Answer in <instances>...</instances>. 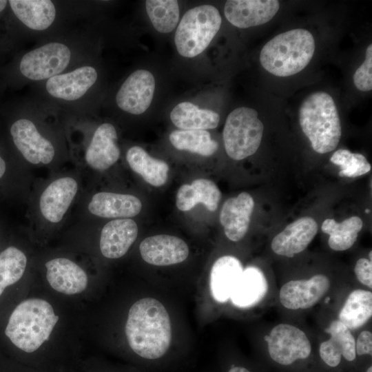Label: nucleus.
Returning a JSON list of instances; mask_svg holds the SVG:
<instances>
[{
	"instance_id": "c85d7f7f",
	"label": "nucleus",
	"mask_w": 372,
	"mask_h": 372,
	"mask_svg": "<svg viewBox=\"0 0 372 372\" xmlns=\"http://www.w3.org/2000/svg\"><path fill=\"white\" fill-rule=\"evenodd\" d=\"M173 124L182 130H206L216 128L220 116L216 112L200 109L190 102H182L176 105L170 113Z\"/></svg>"
},
{
	"instance_id": "58836bf2",
	"label": "nucleus",
	"mask_w": 372,
	"mask_h": 372,
	"mask_svg": "<svg viewBox=\"0 0 372 372\" xmlns=\"http://www.w3.org/2000/svg\"><path fill=\"white\" fill-rule=\"evenodd\" d=\"M6 169V165L4 160L0 156V178L3 176Z\"/></svg>"
},
{
	"instance_id": "ea45409f",
	"label": "nucleus",
	"mask_w": 372,
	"mask_h": 372,
	"mask_svg": "<svg viewBox=\"0 0 372 372\" xmlns=\"http://www.w3.org/2000/svg\"><path fill=\"white\" fill-rule=\"evenodd\" d=\"M8 3L7 1L0 0V12L4 10Z\"/></svg>"
},
{
	"instance_id": "37998d69",
	"label": "nucleus",
	"mask_w": 372,
	"mask_h": 372,
	"mask_svg": "<svg viewBox=\"0 0 372 372\" xmlns=\"http://www.w3.org/2000/svg\"><path fill=\"white\" fill-rule=\"evenodd\" d=\"M366 214H368L369 212V209H366Z\"/></svg>"
},
{
	"instance_id": "2f4dec72",
	"label": "nucleus",
	"mask_w": 372,
	"mask_h": 372,
	"mask_svg": "<svg viewBox=\"0 0 372 372\" xmlns=\"http://www.w3.org/2000/svg\"><path fill=\"white\" fill-rule=\"evenodd\" d=\"M26 265V256L16 247H8L0 252V298L21 280Z\"/></svg>"
},
{
	"instance_id": "dca6fc26",
	"label": "nucleus",
	"mask_w": 372,
	"mask_h": 372,
	"mask_svg": "<svg viewBox=\"0 0 372 372\" xmlns=\"http://www.w3.org/2000/svg\"><path fill=\"white\" fill-rule=\"evenodd\" d=\"M78 192V183L65 176L52 182L43 192L39 209L43 218L52 223H59L69 209Z\"/></svg>"
},
{
	"instance_id": "9d476101",
	"label": "nucleus",
	"mask_w": 372,
	"mask_h": 372,
	"mask_svg": "<svg viewBox=\"0 0 372 372\" xmlns=\"http://www.w3.org/2000/svg\"><path fill=\"white\" fill-rule=\"evenodd\" d=\"M153 74L146 70L132 73L121 86L116 96L118 107L132 114H141L149 107L155 90Z\"/></svg>"
},
{
	"instance_id": "1a4fd4ad",
	"label": "nucleus",
	"mask_w": 372,
	"mask_h": 372,
	"mask_svg": "<svg viewBox=\"0 0 372 372\" xmlns=\"http://www.w3.org/2000/svg\"><path fill=\"white\" fill-rule=\"evenodd\" d=\"M331 285L330 278L322 273L308 278L291 280L281 286L278 293L279 302L288 310L309 309L325 297Z\"/></svg>"
},
{
	"instance_id": "9b49d317",
	"label": "nucleus",
	"mask_w": 372,
	"mask_h": 372,
	"mask_svg": "<svg viewBox=\"0 0 372 372\" xmlns=\"http://www.w3.org/2000/svg\"><path fill=\"white\" fill-rule=\"evenodd\" d=\"M10 134L14 145L29 163L48 164L52 161L55 154L53 145L39 132L31 121L17 120L11 126Z\"/></svg>"
},
{
	"instance_id": "393cba45",
	"label": "nucleus",
	"mask_w": 372,
	"mask_h": 372,
	"mask_svg": "<svg viewBox=\"0 0 372 372\" xmlns=\"http://www.w3.org/2000/svg\"><path fill=\"white\" fill-rule=\"evenodd\" d=\"M268 291V283L262 270L249 266L243 271L235 285L230 300L236 307L249 308L264 299Z\"/></svg>"
},
{
	"instance_id": "c9c22d12",
	"label": "nucleus",
	"mask_w": 372,
	"mask_h": 372,
	"mask_svg": "<svg viewBox=\"0 0 372 372\" xmlns=\"http://www.w3.org/2000/svg\"><path fill=\"white\" fill-rule=\"evenodd\" d=\"M354 273L358 282L367 289L372 288V262L365 258L358 259L354 267Z\"/></svg>"
},
{
	"instance_id": "c756f323",
	"label": "nucleus",
	"mask_w": 372,
	"mask_h": 372,
	"mask_svg": "<svg viewBox=\"0 0 372 372\" xmlns=\"http://www.w3.org/2000/svg\"><path fill=\"white\" fill-rule=\"evenodd\" d=\"M362 227L363 222L360 217L351 216L342 223L327 218L323 221L321 229L329 235V247L335 251H343L353 247Z\"/></svg>"
},
{
	"instance_id": "4be33fe9",
	"label": "nucleus",
	"mask_w": 372,
	"mask_h": 372,
	"mask_svg": "<svg viewBox=\"0 0 372 372\" xmlns=\"http://www.w3.org/2000/svg\"><path fill=\"white\" fill-rule=\"evenodd\" d=\"M141 209V201L136 196L107 192L95 194L88 204L91 214L106 218L134 217Z\"/></svg>"
},
{
	"instance_id": "a878e982",
	"label": "nucleus",
	"mask_w": 372,
	"mask_h": 372,
	"mask_svg": "<svg viewBox=\"0 0 372 372\" xmlns=\"http://www.w3.org/2000/svg\"><path fill=\"white\" fill-rule=\"evenodd\" d=\"M372 316V292L358 288L347 295L338 314L340 322L351 331L363 327Z\"/></svg>"
},
{
	"instance_id": "39448f33",
	"label": "nucleus",
	"mask_w": 372,
	"mask_h": 372,
	"mask_svg": "<svg viewBox=\"0 0 372 372\" xmlns=\"http://www.w3.org/2000/svg\"><path fill=\"white\" fill-rule=\"evenodd\" d=\"M221 23L219 11L211 5H200L188 10L175 32L178 52L187 58L202 53L219 31Z\"/></svg>"
},
{
	"instance_id": "423d86ee",
	"label": "nucleus",
	"mask_w": 372,
	"mask_h": 372,
	"mask_svg": "<svg viewBox=\"0 0 372 372\" xmlns=\"http://www.w3.org/2000/svg\"><path fill=\"white\" fill-rule=\"evenodd\" d=\"M263 132V123L254 109L236 108L228 115L223 132L227 154L236 161L253 155L260 145Z\"/></svg>"
},
{
	"instance_id": "f8f14e48",
	"label": "nucleus",
	"mask_w": 372,
	"mask_h": 372,
	"mask_svg": "<svg viewBox=\"0 0 372 372\" xmlns=\"http://www.w3.org/2000/svg\"><path fill=\"white\" fill-rule=\"evenodd\" d=\"M277 0H228L224 7L227 21L239 28H248L269 21L278 12Z\"/></svg>"
},
{
	"instance_id": "7ed1b4c3",
	"label": "nucleus",
	"mask_w": 372,
	"mask_h": 372,
	"mask_svg": "<svg viewBox=\"0 0 372 372\" xmlns=\"http://www.w3.org/2000/svg\"><path fill=\"white\" fill-rule=\"evenodd\" d=\"M314 51L312 34L305 29H294L269 41L261 50L260 61L268 72L277 76H289L304 69Z\"/></svg>"
},
{
	"instance_id": "f257e3e1",
	"label": "nucleus",
	"mask_w": 372,
	"mask_h": 372,
	"mask_svg": "<svg viewBox=\"0 0 372 372\" xmlns=\"http://www.w3.org/2000/svg\"><path fill=\"white\" fill-rule=\"evenodd\" d=\"M125 334L130 348L141 358H162L172 340L171 322L165 307L152 298L136 301L129 310Z\"/></svg>"
},
{
	"instance_id": "f03ea898",
	"label": "nucleus",
	"mask_w": 372,
	"mask_h": 372,
	"mask_svg": "<svg viewBox=\"0 0 372 372\" xmlns=\"http://www.w3.org/2000/svg\"><path fill=\"white\" fill-rule=\"evenodd\" d=\"M58 320L48 302L40 298L26 299L10 313L3 335L17 349L32 353L48 340Z\"/></svg>"
},
{
	"instance_id": "412c9836",
	"label": "nucleus",
	"mask_w": 372,
	"mask_h": 372,
	"mask_svg": "<svg viewBox=\"0 0 372 372\" xmlns=\"http://www.w3.org/2000/svg\"><path fill=\"white\" fill-rule=\"evenodd\" d=\"M138 226L130 218L114 219L104 225L100 237L101 254L107 258L124 256L136 239Z\"/></svg>"
},
{
	"instance_id": "6e6552de",
	"label": "nucleus",
	"mask_w": 372,
	"mask_h": 372,
	"mask_svg": "<svg viewBox=\"0 0 372 372\" xmlns=\"http://www.w3.org/2000/svg\"><path fill=\"white\" fill-rule=\"evenodd\" d=\"M70 56L67 45L51 42L26 53L21 60L19 70L31 80L49 79L65 69Z\"/></svg>"
},
{
	"instance_id": "5701e85b",
	"label": "nucleus",
	"mask_w": 372,
	"mask_h": 372,
	"mask_svg": "<svg viewBox=\"0 0 372 372\" xmlns=\"http://www.w3.org/2000/svg\"><path fill=\"white\" fill-rule=\"evenodd\" d=\"M243 269L241 262L232 256H223L215 261L210 273V289L214 300L220 303L229 300Z\"/></svg>"
},
{
	"instance_id": "cd10ccee",
	"label": "nucleus",
	"mask_w": 372,
	"mask_h": 372,
	"mask_svg": "<svg viewBox=\"0 0 372 372\" xmlns=\"http://www.w3.org/2000/svg\"><path fill=\"white\" fill-rule=\"evenodd\" d=\"M126 160L130 168L151 185L161 187L167 182L169 169L167 163L152 157L142 147H130Z\"/></svg>"
},
{
	"instance_id": "f3484780",
	"label": "nucleus",
	"mask_w": 372,
	"mask_h": 372,
	"mask_svg": "<svg viewBox=\"0 0 372 372\" xmlns=\"http://www.w3.org/2000/svg\"><path fill=\"white\" fill-rule=\"evenodd\" d=\"M254 200L247 192L228 198L220 213V222L227 238L233 242L242 240L247 234Z\"/></svg>"
},
{
	"instance_id": "0eeeda50",
	"label": "nucleus",
	"mask_w": 372,
	"mask_h": 372,
	"mask_svg": "<svg viewBox=\"0 0 372 372\" xmlns=\"http://www.w3.org/2000/svg\"><path fill=\"white\" fill-rule=\"evenodd\" d=\"M269 357L282 366H290L309 358L312 346L307 333L289 323H279L271 328L266 337Z\"/></svg>"
},
{
	"instance_id": "e433bc0d",
	"label": "nucleus",
	"mask_w": 372,
	"mask_h": 372,
	"mask_svg": "<svg viewBox=\"0 0 372 372\" xmlns=\"http://www.w3.org/2000/svg\"><path fill=\"white\" fill-rule=\"evenodd\" d=\"M355 353L357 356L372 355V332L364 329L360 332L355 341Z\"/></svg>"
},
{
	"instance_id": "aec40b11",
	"label": "nucleus",
	"mask_w": 372,
	"mask_h": 372,
	"mask_svg": "<svg viewBox=\"0 0 372 372\" xmlns=\"http://www.w3.org/2000/svg\"><path fill=\"white\" fill-rule=\"evenodd\" d=\"M45 267L47 280L56 291L74 295L86 289L87 276L85 271L70 259L54 258L47 262Z\"/></svg>"
},
{
	"instance_id": "20e7f679",
	"label": "nucleus",
	"mask_w": 372,
	"mask_h": 372,
	"mask_svg": "<svg viewBox=\"0 0 372 372\" xmlns=\"http://www.w3.org/2000/svg\"><path fill=\"white\" fill-rule=\"evenodd\" d=\"M299 121L316 152L328 153L338 146L341 123L335 102L329 94L316 92L307 96L300 105Z\"/></svg>"
},
{
	"instance_id": "ddd939ff",
	"label": "nucleus",
	"mask_w": 372,
	"mask_h": 372,
	"mask_svg": "<svg viewBox=\"0 0 372 372\" xmlns=\"http://www.w3.org/2000/svg\"><path fill=\"white\" fill-rule=\"evenodd\" d=\"M325 331L329 337L322 341L318 348L322 361L331 368L338 366L342 360L353 362L357 355L355 338L352 331L337 319L329 324Z\"/></svg>"
},
{
	"instance_id": "a211bd4d",
	"label": "nucleus",
	"mask_w": 372,
	"mask_h": 372,
	"mask_svg": "<svg viewBox=\"0 0 372 372\" xmlns=\"http://www.w3.org/2000/svg\"><path fill=\"white\" fill-rule=\"evenodd\" d=\"M120 156L117 133L113 125L105 123L95 130L85 152V161L92 169L104 171L114 165Z\"/></svg>"
},
{
	"instance_id": "a19ab883",
	"label": "nucleus",
	"mask_w": 372,
	"mask_h": 372,
	"mask_svg": "<svg viewBox=\"0 0 372 372\" xmlns=\"http://www.w3.org/2000/svg\"><path fill=\"white\" fill-rule=\"evenodd\" d=\"M366 372H372V366L370 365L368 369H366Z\"/></svg>"
},
{
	"instance_id": "473e14b6",
	"label": "nucleus",
	"mask_w": 372,
	"mask_h": 372,
	"mask_svg": "<svg viewBox=\"0 0 372 372\" xmlns=\"http://www.w3.org/2000/svg\"><path fill=\"white\" fill-rule=\"evenodd\" d=\"M145 8L154 28L161 33L172 32L178 23L180 10L176 0H147Z\"/></svg>"
},
{
	"instance_id": "b1692460",
	"label": "nucleus",
	"mask_w": 372,
	"mask_h": 372,
	"mask_svg": "<svg viewBox=\"0 0 372 372\" xmlns=\"http://www.w3.org/2000/svg\"><path fill=\"white\" fill-rule=\"evenodd\" d=\"M221 196L220 189L213 181L198 178L191 184L180 186L176 194V205L179 210L186 211L201 203L210 211H214Z\"/></svg>"
},
{
	"instance_id": "7c9ffc66",
	"label": "nucleus",
	"mask_w": 372,
	"mask_h": 372,
	"mask_svg": "<svg viewBox=\"0 0 372 372\" xmlns=\"http://www.w3.org/2000/svg\"><path fill=\"white\" fill-rule=\"evenodd\" d=\"M177 149L186 150L204 156L213 155L218 149V143L207 130H175L169 136Z\"/></svg>"
},
{
	"instance_id": "72a5a7b5",
	"label": "nucleus",
	"mask_w": 372,
	"mask_h": 372,
	"mask_svg": "<svg viewBox=\"0 0 372 372\" xmlns=\"http://www.w3.org/2000/svg\"><path fill=\"white\" fill-rule=\"evenodd\" d=\"M330 161L340 166L339 176L355 178L368 173L371 166L366 157L360 153H353L348 149H340L335 152Z\"/></svg>"
},
{
	"instance_id": "f704fd0d",
	"label": "nucleus",
	"mask_w": 372,
	"mask_h": 372,
	"mask_svg": "<svg viewBox=\"0 0 372 372\" xmlns=\"http://www.w3.org/2000/svg\"><path fill=\"white\" fill-rule=\"evenodd\" d=\"M353 83L360 91L366 92L372 89V45L367 47L365 60L356 70L353 76Z\"/></svg>"
},
{
	"instance_id": "bb28decb",
	"label": "nucleus",
	"mask_w": 372,
	"mask_h": 372,
	"mask_svg": "<svg viewBox=\"0 0 372 372\" xmlns=\"http://www.w3.org/2000/svg\"><path fill=\"white\" fill-rule=\"evenodd\" d=\"M8 3L16 17L34 30L47 29L56 17L54 5L50 0H10Z\"/></svg>"
},
{
	"instance_id": "2eb2a0df",
	"label": "nucleus",
	"mask_w": 372,
	"mask_h": 372,
	"mask_svg": "<svg viewBox=\"0 0 372 372\" xmlns=\"http://www.w3.org/2000/svg\"><path fill=\"white\" fill-rule=\"evenodd\" d=\"M318 230V225L313 218H300L273 237L271 248L278 256L292 258L306 249Z\"/></svg>"
},
{
	"instance_id": "4468645a",
	"label": "nucleus",
	"mask_w": 372,
	"mask_h": 372,
	"mask_svg": "<svg viewBox=\"0 0 372 372\" xmlns=\"http://www.w3.org/2000/svg\"><path fill=\"white\" fill-rule=\"evenodd\" d=\"M139 250L146 262L156 266L182 262L189 255V247L183 240L167 234L145 238L140 244Z\"/></svg>"
},
{
	"instance_id": "4c0bfd02",
	"label": "nucleus",
	"mask_w": 372,
	"mask_h": 372,
	"mask_svg": "<svg viewBox=\"0 0 372 372\" xmlns=\"http://www.w3.org/2000/svg\"><path fill=\"white\" fill-rule=\"evenodd\" d=\"M227 372H251L248 369L242 366H232Z\"/></svg>"
},
{
	"instance_id": "6ab92c4d",
	"label": "nucleus",
	"mask_w": 372,
	"mask_h": 372,
	"mask_svg": "<svg viewBox=\"0 0 372 372\" xmlns=\"http://www.w3.org/2000/svg\"><path fill=\"white\" fill-rule=\"evenodd\" d=\"M96 79L97 72L93 67L83 66L50 78L46 82V90L53 97L74 101L83 96Z\"/></svg>"
},
{
	"instance_id": "79ce46f5",
	"label": "nucleus",
	"mask_w": 372,
	"mask_h": 372,
	"mask_svg": "<svg viewBox=\"0 0 372 372\" xmlns=\"http://www.w3.org/2000/svg\"><path fill=\"white\" fill-rule=\"evenodd\" d=\"M371 254H372V251L371 250L369 251V260L371 261L372 260V257H371Z\"/></svg>"
}]
</instances>
